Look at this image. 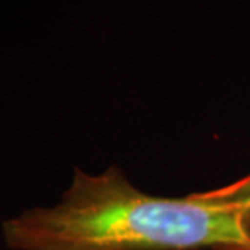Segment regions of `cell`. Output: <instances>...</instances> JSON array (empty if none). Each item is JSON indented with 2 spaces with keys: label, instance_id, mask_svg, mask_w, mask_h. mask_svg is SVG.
Wrapping results in <instances>:
<instances>
[{
  "label": "cell",
  "instance_id": "2",
  "mask_svg": "<svg viewBox=\"0 0 250 250\" xmlns=\"http://www.w3.org/2000/svg\"><path fill=\"white\" fill-rule=\"evenodd\" d=\"M197 195L208 204L239 210L250 216V174L223 188L205 190L200 194L197 192Z\"/></svg>",
  "mask_w": 250,
  "mask_h": 250
},
{
  "label": "cell",
  "instance_id": "1",
  "mask_svg": "<svg viewBox=\"0 0 250 250\" xmlns=\"http://www.w3.org/2000/svg\"><path fill=\"white\" fill-rule=\"evenodd\" d=\"M0 231L10 250H250L249 215L197 194H146L118 167L74 168L55 205L20 211Z\"/></svg>",
  "mask_w": 250,
  "mask_h": 250
}]
</instances>
